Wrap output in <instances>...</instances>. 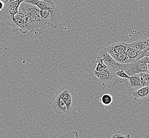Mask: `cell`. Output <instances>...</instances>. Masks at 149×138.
<instances>
[{
  "instance_id": "cell-1",
  "label": "cell",
  "mask_w": 149,
  "mask_h": 138,
  "mask_svg": "<svg viewBox=\"0 0 149 138\" xmlns=\"http://www.w3.org/2000/svg\"><path fill=\"white\" fill-rule=\"evenodd\" d=\"M19 11L26 15L31 32L36 28H44L48 25L47 21L41 15L40 9L36 6L23 2L20 5Z\"/></svg>"
},
{
  "instance_id": "cell-2",
  "label": "cell",
  "mask_w": 149,
  "mask_h": 138,
  "mask_svg": "<svg viewBox=\"0 0 149 138\" xmlns=\"http://www.w3.org/2000/svg\"><path fill=\"white\" fill-rule=\"evenodd\" d=\"M94 73L95 75L97 77L99 82L105 88L112 89L118 82V76L115 72H113L108 68L100 72L95 70Z\"/></svg>"
},
{
  "instance_id": "cell-3",
  "label": "cell",
  "mask_w": 149,
  "mask_h": 138,
  "mask_svg": "<svg viewBox=\"0 0 149 138\" xmlns=\"http://www.w3.org/2000/svg\"><path fill=\"white\" fill-rule=\"evenodd\" d=\"M58 92L69 109V113L74 109L77 103V94L75 89L69 86H63L60 88Z\"/></svg>"
},
{
  "instance_id": "cell-4",
  "label": "cell",
  "mask_w": 149,
  "mask_h": 138,
  "mask_svg": "<svg viewBox=\"0 0 149 138\" xmlns=\"http://www.w3.org/2000/svg\"><path fill=\"white\" fill-rule=\"evenodd\" d=\"M99 56L103 58L104 63L107 67L114 72H117L119 70L125 71L131 64V63L122 64L118 63L115 60L105 49L100 51L99 53Z\"/></svg>"
},
{
  "instance_id": "cell-5",
  "label": "cell",
  "mask_w": 149,
  "mask_h": 138,
  "mask_svg": "<svg viewBox=\"0 0 149 138\" xmlns=\"http://www.w3.org/2000/svg\"><path fill=\"white\" fill-rule=\"evenodd\" d=\"M10 25L13 27V31L16 32L18 29L22 33H26L30 31L29 23L26 15L19 11L12 18L10 21Z\"/></svg>"
},
{
  "instance_id": "cell-6",
  "label": "cell",
  "mask_w": 149,
  "mask_h": 138,
  "mask_svg": "<svg viewBox=\"0 0 149 138\" xmlns=\"http://www.w3.org/2000/svg\"><path fill=\"white\" fill-rule=\"evenodd\" d=\"M49 105L55 113L59 114L69 113V109L58 92L56 97L50 103Z\"/></svg>"
},
{
  "instance_id": "cell-7",
  "label": "cell",
  "mask_w": 149,
  "mask_h": 138,
  "mask_svg": "<svg viewBox=\"0 0 149 138\" xmlns=\"http://www.w3.org/2000/svg\"><path fill=\"white\" fill-rule=\"evenodd\" d=\"M125 71L129 76L142 72L148 73V64L144 62L140 58L131 63Z\"/></svg>"
},
{
  "instance_id": "cell-8",
  "label": "cell",
  "mask_w": 149,
  "mask_h": 138,
  "mask_svg": "<svg viewBox=\"0 0 149 138\" xmlns=\"http://www.w3.org/2000/svg\"><path fill=\"white\" fill-rule=\"evenodd\" d=\"M25 0H9L6 2L5 6L6 12L7 13V17L10 21L19 12V9L21 4Z\"/></svg>"
},
{
  "instance_id": "cell-9",
  "label": "cell",
  "mask_w": 149,
  "mask_h": 138,
  "mask_svg": "<svg viewBox=\"0 0 149 138\" xmlns=\"http://www.w3.org/2000/svg\"><path fill=\"white\" fill-rule=\"evenodd\" d=\"M129 46V44L123 42H118L114 43L105 48L106 51L111 55L117 54L122 52H126Z\"/></svg>"
},
{
  "instance_id": "cell-10",
  "label": "cell",
  "mask_w": 149,
  "mask_h": 138,
  "mask_svg": "<svg viewBox=\"0 0 149 138\" xmlns=\"http://www.w3.org/2000/svg\"><path fill=\"white\" fill-rule=\"evenodd\" d=\"M129 46L132 47L138 52L144 49H149V37L134 41L129 44Z\"/></svg>"
},
{
  "instance_id": "cell-11",
  "label": "cell",
  "mask_w": 149,
  "mask_h": 138,
  "mask_svg": "<svg viewBox=\"0 0 149 138\" xmlns=\"http://www.w3.org/2000/svg\"><path fill=\"white\" fill-rule=\"evenodd\" d=\"M132 95L135 101L139 99H145L149 97V84L141 87L137 90L133 92Z\"/></svg>"
},
{
  "instance_id": "cell-12",
  "label": "cell",
  "mask_w": 149,
  "mask_h": 138,
  "mask_svg": "<svg viewBox=\"0 0 149 138\" xmlns=\"http://www.w3.org/2000/svg\"><path fill=\"white\" fill-rule=\"evenodd\" d=\"M127 86L134 88L139 89L141 87H143L146 86L141 80L139 73H138V74H135L130 76V77L129 79V82H128Z\"/></svg>"
},
{
  "instance_id": "cell-13",
  "label": "cell",
  "mask_w": 149,
  "mask_h": 138,
  "mask_svg": "<svg viewBox=\"0 0 149 138\" xmlns=\"http://www.w3.org/2000/svg\"><path fill=\"white\" fill-rule=\"evenodd\" d=\"M125 52L129 58L130 63H134L139 60V52L132 47L128 46Z\"/></svg>"
},
{
  "instance_id": "cell-14",
  "label": "cell",
  "mask_w": 149,
  "mask_h": 138,
  "mask_svg": "<svg viewBox=\"0 0 149 138\" xmlns=\"http://www.w3.org/2000/svg\"><path fill=\"white\" fill-rule=\"evenodd\" d=\"M115 60L117 61L118 63L122 64H130L129 58L126 54V52H122L117 54H114L111 55Z\"/></svg>"
},
{
  "instance_id": "cell-15",
  "label": "cell",
  "mask_w": 149,
  "mask_h": 138,
  "mask_svg": "<svg viewBox=\"0 0 149 138\" xmlns=\"http://www.w3.org/2000/svg\"><path fill=\"white\" fill-rule=\"evenodd\" d=\"M100 102L105 106L111 105L113 103V97L109 94H105L102 95L100 98Z\"/></svg>"
},
{
  "instance_id": "cell-16",
  "label": "cell",
  "mask_w": 149,
  "mask_h": 138,
  "mask_svg": "<svg viewBox=\"0 0 149 138\" xmlns=\"http://www.w3.org/2000/svg\"><path fill=\"white\" fill-rule=\"evenodd\" d=\"M107 67L104 64L103 60L102 58H100L99 56L96 58V66L95 70L97 72H100L106 69Z\"/></svg>"
},
{
  "instance_id": "cell-17",
  "label": "cell",
  "mask_w": 149,
  "mask_h": 138,
  "mask_svg": "<svg viewBox=\"0 0 149 138\" xmlns=\"http://www.w3.org/2000/svg\"><path fill=\"white\" fill-rule=\"evenodd\" d=\"M60 138H78V133L74 130L70 131L63 135L60 136Z\"/></svg>"
},
{
  "instance_id": "cell-18",
  "label": "cell",
  "mask_w": 149,
  "mask_h": 138,
  "mask_svg": "<svg viewBox=\"0 0 149 138\" xmlns=\"http://www.w3.org/2000/svg\"><path fill=\"white\" fill-rule=\"evenodd\" d=\"M139 75H140L141 80L143 81L145 86L149 84V73H140Z\"/></svg>"
},
{
  "instance_id": "cell-19",
  "label": "cell",
  "mask_w": 149,
  "mask_h": 138,
  "mask_svg": "<svg viewBox=\"0 0 149 138\" xmlns=\"http://www.w3.org/2000/svg\"><path fill=\"white\" fill-rule=\"evenodd\" d=\"M116 75L118 76V77L120 78H124V79H129L130 76L126 73L124 70H119L117 72H115Z\"/></svg>"
},
{
  "instance_id": "cell-20",
  "label": "cell",
  "mask_w": 149,
  "mask_h": 138,
  "mask_svg": "<svg viewBox=\"0 0 149 138\" xmlns=\"http://www.w3.org/2000/svg\"><path fill=\"white\" fill-rule=\"evenodd\" d=\"M131 136L130 134H127V135H124L123 134L120 133H115L113 135H112V138H130Z\"/></svg>"
},
{
  "instance_id": "cell-21",
  "label": "cell",
  "mask_w": 149,
  "mask_h": 138,
  "mask_svg": "<svg viewBox=\"0 0 149 138\" xmlns=\"http://www.w3.org/2000/svg\"><path fill=\"white\" fill-rule=\"evenodd\" d=\"M5 5H6L5 2H4L0 0V11L3 10V8L5 7Z\"/></svg>"
},
{
  "instance_id": "cell-22",
  "label": "cell",
  "mask_w": 149,
  "mask_h": 138,
  "mask_svg": "<svg viewBox=\"0 0 149 138\" xmlns=\"http://www.w3.org/2000/svg\"><path fill=\"white\" fill-rule=\"evenodd\" d=\"M146 56H149V49L148 51V52L146 53Z\"/></svg>"
},
{
  "instance_id": "cell-23",
  "label": "cell",
  "mask_w": 149,
  "mask_h": 138,
  "mask_svg": "<svg viewBox=\"0 0 149 138\" xmlns=\"http://www.w3.org/2000/svg\"><path fill=\"white\" fill-rule=\"evenodd\" d=\"M148 73H149V63H148Z\"/></svg>"
}]
</instances>
